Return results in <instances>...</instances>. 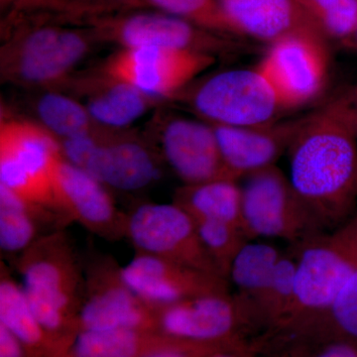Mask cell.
<instances>
[{
    "mask_svg": "<svg viewBox=\"0 0 357 357\" xmlns=\"http://www.w3.org/2000/svg\"><path fill=\"white\" fill-rule=\"evenodd\" d=\"M124 238L136 252L222 277L199 239L195 220L175 203L144 204L134 208L126 215Z\"/></svg>",
    "mask_w": 357,
    "mask_h": 357,
    "instance_id": "52a82bcc",
    "label": "cell"
},
{
    "mask_svg": "<svg viewBox=\"0 0 357 357\" xmlns=\"http://www.w3.org/2000/svg\"><path fill=\"white\" fill-rule=\"evenodd\" d=\"M262 349L263 342L260 338L257 340L243 338L222 345L206 357H259Z\"/></svg>",
    "mask_w": 357,
    "mask_h": 357,
    "instance_id": "d6a6232c",
    "label": "cell"
},
{
    "mask_svg": "<svg viewBox=\"0 0 357 357\" xmlns=\"http://www.w3.org/2000/svg\"><path fill=\"white\" fill-rule=\"evenodd\" d=\"M333 340L357 342V263L332 306L305 337L311 344Z\"/></svg>",
    "mask_w": 357,
    "mask_h": 357,
    "instance_id": "d4e9b609",
    "label": "cell"
},
{
    "mask_svg": "<svg viewBox=\"0 0 357 357\" xmlns=\"http://www.w3.org/2000/svg\"><path fill=\"white\" fill-rule=\"evenodd\" d=\"M194 105L217 126L234 128L272 123L282 109L273 89L257 69L227 70L211 77L195 93Z\"/></svg>",
    "mask_w": 357,
    "mask_h": 357,
    "instance_id": "9c48e42d",
    "label": "cell"
},
{
    "mask_svg": "<svg viewBox=\"0 0 357 357\" xmlns=\"http://www.w3.org/2000/svg\"><path fill=\"white\" fill-rule=\"evenodd\" d=\"M344 98V96H342ZM345 100V98H344ZM347 105H349V115H351V121L352 126H354V131H356L357 137V105H352L349 100H347Z\"/></svg>",
    "mask_w": 357,
    "mask_h": 357,
    "instance_id": "f35d334b",
    "label": "cell"
},
{
    "mask_svg": "<svg viewBox=\"0 0 357 357\" xmlns=\"http://www.w3.org/2000/svg\"><path fill=\"white\" fill-rule=\"evenodd\" d=\"M0 357H30L22 342L0 325Z\"/></svg>",
    "mask_w": 357,
    "mask_h": 357,
    "instance_id": "e575fe53",
    "label": "cell"
},
{
    "mask_svg": "<svg viewBox=\"0 0 357 357\" xmlns=\"http://www.w3.org/2000/svg\"><path fill=\"white\" fill-rule=\"evenodd\" d=\"M98 0H60L59 4L65 6L73 13H91Z\"/></svg>",
    "mask_w": 357,
    "mask_h": 357,
    "instance_id": "8d00e7d4",
    "label": "cell"
},
{
    "mask_svg": "<svg viewBox=\"0 0 357 357\" xmlns=\"http://www.w3.org/2000/svg\"><path fill=\"white\" fill-rule=\"evenodd\" d=\"M222 347V345H220ZM220 347H208L191 344V342L175 340L172 344L161 347L153 352L146 354L142 357H206L211 351Z\"/></svg>",
    "mask_w": 357,
    "mask_h": 357,
    "instance_id": "1f68e13d",
    "label": "cell"
},
{
    "mask_svg": "<svg viewBox=\"0 0 357 357\" xmlns=\"http://www.w3.org/2000/svg\"><path fill=\"white\" fill-rule=\"evenodd\" d=\"M342 96H344L345 100L352 103V105H357V86L352 88L351 91H347V93H344Z\"/></svg>",
    "mask_w": 357,
    "mask_h": 357,
    "instance_id": "ab89813d",
    "label": "cell"
},
{
    "mask_svg": "<svg viewBox=\"0 0 357 357\" xmlns=\"http://www.w3.org/2000/svg\"><path fill=\"white\" fill-rule=\"evenodd\" d=\"M175 340L157 331H77L53 357H142Z\"/></svg>",
    "mask_w": 357,
    "mask_h": 357,
    "instance_id": "ffe728a7",
    "label": "cell"
},
{
    "mask_svg": "<svg viewBox=\"0 0 357 357\" xmlns=\"http://www.w3.org/2000/svg\"><path fill=\"white\" fill-rule=\"evenodd\" d=\"M0 325L22 342L30 357H53L55 344L33 312L20 282L0 266Z\"/></svg>",
    "mask_w": 357,
    "mask_h": 357,
    "instance_id": "44dd1931",
    "label": "cell"
},
{
    "mask_svg": "<svg viewBox=\"0 0 357 357\" xmlns=\"http://www.w3.org/2000/svg\"><path fill=\"white\" fill-rule=\"evenodd\" d=\"M248 314L229 292L208 294L157 307V331L191 344L220 347L248 337Z\"/></svg>",
    "mask_w": 357,
    "mask_h": 357,
    "instance_id": "30bf717a",
    "label": "cell"
},
{
    "mask_svg": "<svg viewBox=\"0 0 357 357\" xmlns=\"http://www.w3.org/2000/svg\"><path fill=\"white\" fill-rule=\"evenodd\" d=\"M41 1H44V0H41ZM48 1H54V2H57L58 0H48Z\"/></svg>",
    "mask_w": 357,
    "mask_h": 357,
    "instance_id": "b9f144b4",
    "label": "cell"
},
{
    "mask_svg": "<svg viewBox=\"0 0 357 357\" xmlns=\"http://www.w3.org/2000/svg\"><path fill=\"white\" fill-rule=\"evenodd\" d=\"M285 347H280V352L274 357H309L312 344L297 340H282Z\"/></svg>",
    "mask_w": 357,
    "mask_h": 357,
    "instance_id": "d590c367",
    "label": "cell"
},
{
    "mask_svg": "<svg viewBox=\"0 0 357 357\" xmlns=\"http://www.w3.org/2000/svg\"><path fill=\"white\" fill-rule=\"evenodd\" d=\"M241 189L243 227L249 241L269 237L298 244L325 232L275 165L249 174Z\"/></svg>",
    "mask_w": 357,
    "mask_h": 357,
    "instance_id": "277c9868",
    "label": "cell"
},
{
    "mask_svg": "<svg viewBox=\"0 0 357 357\" xmlns=\"http://www.w3.org/2000/svg\"><path fill=\"white\" fill-rule=\"evenodd\" d=\"M82 169L105 187L124 192L145 189L159 177L153 157L133 142L98 145Z\"/></svg>",
    "mask_w": 357,
    "mask_h": 357,
    "instance_id": "d6986e66",
    "label": "cell"
},
{
    "mask_svg": "<svg viewBox=\"0 0 357 357\" xmlns=\"http://www.w3.org/2000/svg\"><path fill=\"white\" fill-rule=\"evenodd\" d=\"M40 117L45 126L66 138L86 133L89 117L86 110L74 100L60 95H47L38 105Z\"/></svg>",
    "mask_w": 357,
    "mask_h": 357,
    "instance_id": "f546056e",
    "label": "cell"
},
{
    "mask_svg": "<svg viewBox=\"0 0 357 357\" xmlns=\"http://www.w3.org/2000/svg\"><path fill=\"white\" fill-rule=\"evenodd\" d=\"M93 21L98 31L112 35L128 48L159 47L211 55L237 47L227 36L168 13H138Z\"/></svg>",
    "mask_w": 357,
    "mask_h": 357,
    "instance_id": "8fae6325",
    "label": "cell"
},
{
    "mask_svg": "<svg viewBox=\"0 0 357 357\" xmlns=\"http://www.w3.org/2000/svg\"><path fill=\"white\" fill-rule=\"evenodd\" d=\"M218 2L237 36H248L270 44L299 33H317L324 36L298 0Z\"/></svg>",
    "mask_w": 357,
    "mask_h": 357,
    "instance_id": "e0dca14e",
    "label": "cell"
},
{
    "mask_svg": "<svg viewBox=\"0 0 357 357\" xmlns=\"http://www.w3.org/2000/svg\"><path fill=\"white\" fill-rule=\"evenodd\" d=\"M121 268L109 257L93 260L86 268L75 333L157 331V307L147 304L128 287L122 278Z\"/></svg>",
    "mask_w": 357,
    "mask_h": 357,
    "instance_id": "8992f818",
    "label": "cell"
},
{
    "mask_svg": "<svg viewBox=\"0 0 357 357\" xmlns=\"http://www.w3.org/2000/svg\"><path fill=\"white\" fill-rule=\"evenodd\" d=\"M164 13L218 34L237 36L218 0H146Z\"/></svg>",
    "mask_w": 357,
    "mask_h": 357,
    "instance_id": "f1b7e54d",
    "label": "cell"
},
{
    "mask_svg": "<svg viewBox=\"0 0 357 357\" xmlns=\"http://www.w3.org/2000/svg\"><path fill=\"white\" fill-rule=\"evenodd\" d=\"M121 271L128 287L155 307L208 294L229 292V280L218 275L146 253L136 252Z\"/></svg>",
    "mask_w": 357,
    "mask_h": 357,
    "instance_id": "7c38bea8",
    "label": "cell"
},
{
    "mask_svg": "<svg viewBox=\"0 0 357 357\" xmlns=\"http://www.w3.org/2000/svg\"><path fill=\"white\" fill-rule=\"evenodd\" d=\"M163 150L169 165L185 185L236 181L223 162L213 128L199 122H171L164 132Z\"/></svg>",
    "mask_w": 357,
    "mask_h": 357,
    "instance_id": "2e32d148",
    "label": "cell"
},
{
    "mask_svg": "<svg viewBox=\"0 0 357 357\" xmlns=\"http://www.w3.org/2000/svg\"><path fill=\"white\" fill-rule=\"evenodd\" d=\"M309 357H357V342L333 340L314 344Z\"/></svg>",
    "mask_w": 357,
    "mask_h": 357,
    "instance_id": "836d02e7",
    "label": "cell"
},
{
    "mask_svg": "<svg viewBox=\"0 0 357 357\" xmlns=\"http://www.w3.org/2000/svg\"><path fill=\"white\" fill-rule=\"evenodd\" d=\"M213 62L211 55L196 52L140 47L117 55L109 72L119 83L130 84L145 95L166 96L189 83Z\"/></svg>",
    "mask_w": 357,
    "mask_h": 357,
    "instance_id": "4fadbf2b",
    "label": "cell"
},
{
    "mask_svg": "<svg viewBox=\"0 0 357 357\" xmlns=\"http://www.w3.org/2000/svg\"><path fill=\"white\" fill-rule=\"evenodd\" d=\"M63 158L55 141L24 123L4 124L0 135V185L27 203L63 215L54 190L56 168Z\"/></svg>",
    "mask_w": 357,
    "mask_h": 357,
    "instance_id": "5b68a950",
    "label": "cell"
},
{
    "mask_svg": "<svg viewBox=\"0 0 357 357\" xmlns=\"http://www.w3.org/2000/svg\"><path fill=\"white\" fill-rule=\"evenodd\" d=\"M206 253L223 278L229 280L230 267L241 249L249 243L241 227L217 220H195Z\"/></svg>",
    "mask_w": 357,
    "mask_h": 357,
    "instance_id": "484cf974",
    "label": "cell"
},
{
    "mask_svg": "<svg viewBox=\"0 0 357 357\" xmlns=\"http://www.w3.org/2000/svg\"><path fill=\"white\" fill-rule=\"evenodd\" d=\"M273 89L282 109L312 102L328 76L326 39L317 33L290 35L270 44L256 68Z\"/></svg>",
    "mask_w": 357,
    "mask_h": 357,
    "instance_id": "ba28073f",
    "label": "cell"
},
{
    "mask_svg": "<svg viewBox=\"0 0 357 357\" xmlns=\"http://www.w3.org/2000/svg\"><path fill=\"white\" fill-rule=\"evenodd\" d=\"M282 255L270 244L248 243L241 249L230 267L229 281L236 288L234 297L248 314L255 328L256 306Z\"/></svg>",
    "mask_w": 357,
    "mask_h": 357,
    "instance_id": "603a6c76",
    "label": "cell"
},
{
    "mask_svg": "<svg viewBox=\"0 0 357 357\" xmlns=\"http://www.w3.org/2000/svg\"><path fill=\"white\" fill-rule=\"evenodd\" d=\"M293 189L323 231L356 213L357 137L342 96L307 116L290 147Z\"/></svg>",
    "mask_w": 357,
    "mask_h": 357,
    "instance_id": "6da1fadb",
    "label": "cell"
},
{
    "mask_svg": "<svg viewBox=\"0 0 357 357\" xmlns=\"http://www.w3.org/2000/svg\"><path fill=\"white\" fill-rule=\"evenodd\" d=\"M89 114L110 126H126L145 110L142 93L130 84L119 83L91 102Z\"/></svg>",
    "mask_w": 357,
    "mask_h": 357,
    "instance_id": "83f0119b",
    "label": "cell"
},
{
    "mask_svg": "<svg viewBox=\"0 0 357 357\" xmlns=\"http://www.w3.org/2000/svg\"><path fill=\"white\" fill-rule=\"evenodd\" d=\"M352 42H354V46L357 48V30L356 32V34H354V38L351 40Z\"/></svg>",
    "mask_w": 357,
    "mask_h": 357,
    "instance_id": "60d3db41",
    "label": "cell"
},
{
    "mask_svg": "<svg viewBox=\"0 0 357 357\" xmlns=\"http://www.w3.org/2000/svg\"><path fill=\"white\" fill-rule=\"evenodd\" d=\"M295 302L287 321L270 335L305 340L325 316L357 263V211L337 229L296 244Z\"/></svg>",
    "mask_w": 357,
    "mask_h": 357,
    "instance_id": "3957f363",
    "label": "cell"
},
{
    "mask_svg": "<svg viewBox=\"0 0 357 357\" xmlns=\"http://www.w3.org/2000/svg\"><path fill=\"white\" fill-rule=\"evenodd\" d=\"M133 1H135V0H98L93 10H91V13H100L102 9H107L112 6H123V4L131 3Z\"/></svg>",
    "mask_w": 357,
    "mask_h": 357,
    "instance_id": "74e56055",
    "label": "cell"
},
{
    "mask_svg": "<svg viewBox=\"0 0 357 357\" xmlns=\"http://www.w3.org/2000/svg\"><path fill=\"white\" fill-rule=\"evenodd\" d=\"M25 202L10 190L0 185V249L2 255L17 260L40 237L47 234L42 231L49 213ZM49 234V232H48Z\"/></svg>",
    "mask_w": 357,
    "mask_h": 357,
    "instance_id": "7402d4cb",
    "label": "cell"
},
{
    "mask_svg": "<svg viewBox=\"0 0 357 357\" xmlns=\"http://www.w3.org/2000/svg\"><path fill=\"white\" fill-rule=\"evenodd\" d=\"M319 32L351 41L357 30V0H298Z\"/></svg>",
    "mask_w": 357,
    "mask_h": 357,
    "instance_id": "4316f807",
    "label": "cell"
},
{
    "mask_svg": "<svg viewBox=\"0 0 357 357\" xmlns=\"http://www.w3.org/2000/svg\"><path fill=\"white\" fill-rule=\"evenodd\" d=\"M15 266L26 298L56 351L75 333L83 297L84 270L76 249L64 229L54 230L25 250Z\"/></svg>",
    "mask_w": 357,
    "mask_h": 357,
    "instance_id": "7a4b0ae2",
    "label": "cell"
},
{
    "mask_svg": "<svg viewBox=\"0 0 357 357\" xmlns=\"http://www.w3.org/2000/svg\"><path fill=\"white\" fill-rule=\"evenodd\" d=\"M236 182L215 180L185 185L178 191L174 203L187 211L194 220H217L243 229L241 189Z\"/></svg>",
    "mask_w": 357,
    "mask_h": 357,
    "instance_id": "cb8c5ba5",
    "label": "cell"
},
{
    "mask_svg": "<svg viewBox=\"0 0 357 357\" xmlns=\"http://www.w3.org/2000/svg\"><path fill=\"white\" fill-rule=\"evenodd\" d=\"M86 48L81 33L52 26L36 28L21 43L20 76L34 83L57 79L83 57Z\"/></svg>",
    "mask_w": 357,
    "mask_h": 357,
    "instance_id": "ac0fdd59",
    "label": "cell"
},
{
    "mask_svg": "<svg viewBox=\"0 0 357 357\" xmlns=\"http://www.w3.org/2000/svg\"><path fill=\"white\" fill-rule=\"evenodd\" d=\"M306 121L304 117L255 128L217 126L213 131L223 162L237 181L274 165L280 155L290 149Z\"/></svg>",
    "mask_w": 357,
    "mask_h": 357,
    "instance_id": "9a60e30c",
    "label": "cell"
},
{
    "mask_svg": "<svg viewBox=\"0 0 357 357\" xmlns=\"http://www.w3.org/2000/svg\"><path fill=\"white\" fill-rule=\"evenodd\" d=\"M98 145V143L88 134H79V135L66 138L63 145L62 155L64 159L73 165L84 168L89 156Z\"/></svg>",
    "mask_w": 357,
    "mask_h": 357,
    "instance_id": "4dcf8cb0",
    "label": "cell"
},
{
    "mask_svg": "<svg viewBox=\"0 0 357 357\" xmlns=\"http://www.w3.org/2000/svg\"><path fill=\"white\" fill-rule=\"evenodd\" d=\"M54 190L67 220L107 241L124 238L126 215L116 208L105 185L64 157L56 168Z\"/></svg>",
    "mask_w": 357,
    "mask_h": 357,
    "instance_id": "5bb4252c",
    "label": "cell"
}]
</instances>
